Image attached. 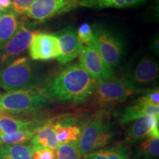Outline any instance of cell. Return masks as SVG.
Wrapping results in <instances>:
<instances>
[{"label":"cell","mask_w":159,"mask_h":159,"mask_svg":"<svg viewBox=\"0 0 159 159\" xmlns=\"http://www.w3.org/2000/svg\"><path fill=\"white\" fill-rule=\"evenodd\" d=\"M31 144H0V159H32Z\"/></svg>","instance_id":"ffe728a7"},{"label":"cell","mask_w":159,"mask_h":159,"mask_svg":"<svg viewBox=\"0 0 159 159\" xmlns=\"http://www.w3.org/2000/svg\"><path fill=\"white\" fill-rule=\"evenodd\" d=\"M11 0H0V16L11 11Z\"/></svg>","instance_id":"83f0119b"},{"label":"cell","mask_w":159,"mask_h":159,"mask_svg":"<svg viewBox=\"0 0 159 159\" xmlns=\"http://www.w3.org/2000/svg\"><path fill=\"white\" fill-rule=\"evenodd\" d=\"M159 116H146L136 119L127 131L126 142L134 144L152 136H159Z\"/></svg>","instance_id":"4fadbf2b"},{"label":"cell","mask_w":159,"mask_h":159,"mask_svg":"<svg viewBox=\"0 0 159 159\" xmlns=\"http://www.w3.org/2000/svg\"><path fill=\"white\" fill-rule=\"evenodd\" d=\"M148 0H81L80 6L94 10L105 8H127L139 6Z\"/></svg>","instance_id":"ac0fdd59"},{"label":"cell","mask_w":159,"mask_h":159,"mask_svg":"<svg viewBox=\"0 0 159 159\" xmlns=\"http://www.w3.org/2000/svg\"><path fill=\"white\" fill-rule=\"evenodd\" d=\"M56 159H81L79 140L60 144L56 150Z\"/></svg>","instance_id":"603a6c76"},{"label":"cell","mask_w":159,"mask_h":159,"mask_svg":"<svg viewBox=\"0 0 159 159\" xmlns=\"http://www.w3.org/2000/svg\"><path fill=\"white\" fill-rule=\"evenodd\" d=\"M34 0H11V11L17 16L25 15Z\"/></svg>","instance_id":"d4e9b609"},{"label":"cell","mask_w":159,"mask_h":159,"mask_svg":"<svg viewBox=\"0 0 159 159\" xmlns=\"http://www.w3.org/2000/svg\"><path fill=\"white\" fill-rule=\"evenodd\" d=\"M137 93L130 88L120 76L97 80L93 90V101L100 106L119 104Z\"/></svg>","instance_id":"52a82bcc"},{"label":"cell","mask_w":159,"mask_h":159,"mask_svg":"<svg viewBox=\"0 0 159 159\" xmlns=\"http://www.w3.org/2000/svg\"><path fill=\"white\" fill-rule=\"evenodd\" d=\"M80 65L96 80L109 78L115 75L114 69L105 62L93 42L83 46L80 54Z\"/></svg>","instance_id":"30bf717a"},{"label":"cell","mask_w":159,"mask_h":159,"mask_svg":"<svg viewBox=\"0 0 159 159\" xmlns=\"http://www.w3.org/2000/svg\"><path fill=\"white\" fill-rule=\"evenodd\" d=\"M159 136L146 139L137 148L135 159H158Z\"/></svg>","instance_id":"44dd1931"},{"label":"cell","mask_w":159,"mask_h":159,"mask_svg":"<svg viewBox=\"0 0 159 159\" xmlns=\"http://www.w3.org/2000/svg\"><path fill=\"white\" fill-rule=\"evenodd\" d=\"M159 106H150L147 104L144 97H141L130 106L125 108L119 116V121L122 125L134 122L140 117L158 116Z\"/></svg>","instance_id":"2e32d148"},{"label":"cell","mask_w":159,"mask_h":159,"mask_svg":"<svg viewBox=\"0 0 159 159\" xmlns=\"http://www.w3.org/2000/svg\"><path fill=\"white\" fill-rule=\"evenodd\" d=\"M56 139L60 144L78 141L83 128L76 125L75 119H53Z\"/></svg>","instance_id":"9a60e30c"},{"label":"cell","mask_w":159,"mask_h":159,"mask_svg":"<svg viewBox=\"0 0 159 159\" xmlns=\"http://www.w3.org/2000/svg\"><path fill=\"white\" fill-rule=\"evenodd\" d=\"M92 42L105 63L113 69L125 57V43L120 33L105 25L92 26Z\"/></svg>","instance_id":"5b68a950"},{"label":"cell","mask_w":159,"mask_h":159,"mask_svg":"<svg viewBox=\"0 0 159 159\" xmlns=\"http://www.w3.org/2000/svg\"><path fill=\"white\" fill-rule=\"evenodd\" d=\"M41 75L28 57L23 56L0 69V89L7 91L41 89Z\"/></svg>","instance_id":"7a4b0ae2"},{"label":"cell","mask_w":159,"mask_h":159,"mask_svg":"<svg viewBox=\"0 0 159 159\" xmlns=\"http://www.w3.org/2000/svg\"><path fill=\"white\" fill-rule=\"evenodd\" d=\"M151 48L152 49V52L155 54L158 55V37L157 35V37L155 38L152 41V43H151Z\"/></svg>","instance_id":"f1b7e54d"},{"label":"cell","mask_w":159,"mask_h":159,"mask_svg":"<svg viewBox=\"0 0 159 159\" xmlns=\"http://www.w3.org/2000/svg\"><path fill=\"white\" fill-rule=\"evenodd\" d=\"M81 0H34L25 16L41 22L72 11L80 6Z\"/></svg>","instance_id":"ba28073f"},{"label":"cell","mask_w":159,"mask_h":159,"mask_svg":"<svg viewBox=\"0 0 159 159\" xmlns=\"http://www.w3.org/2000/svg\"><path fill=\"white\" fill-rule=\"evenodd\" d=\"M158 63L148 55L135 56L123 69L120 77L137 94L150 91L158 81Z\"/></svg>","instance_id":"3957f363"},{"label":"cell","mask_w":159,"mask_h":159,"mask_svg":"<svg viewBox=\"0 0 159 159\" xmlns=\"http://www.w3.org/2000/svg\"><path fill=\"white\" fill-rule=\"evenodd\" d=\"M55 34L58 42L60 55L57 61L60 63L66 64L80 55L83 45L79 41L75 27H66Z\"/></svg>","instance_id":"7c38bea8"},{"label":"cell","mask_w":159,"mask_h":159,"mask_svg":"<svg viewBox=\"0 0 159 159\" xmlns=\"http://www.w3.org/2000/svg\"><path fill=\"white\" fill-rule=\"evenodd\" d=\"M49 100L41 89L19 90L0 93V111L21 114L45 108Z\"/></svg>","instance_id":"8992f818"},{"label":"cell","mask_w":159,"mask_h":159,"mask_svg":"<svg viewBox=\"0 0 159 159\" xmlns=\"http://www.w3.org/2000/svg\"><path fill=\"white\" fill-rule=\"evenodd\" d=\"M31 156L32 159H56V150L49 148H35L33 147Z\"/></svg>","instance_id":"484cf974"},{"label":"cell","mask_w":159,"mask_h":159,"mask_svg":"<svg viewBox=\"0 0 159 159\" xmlns=\"http://www.w3.org/2000/svg\"><path fill=\"white\" fill-rule=\"evenodd\" d=\"M114 136L110 118L107 112L99 111L83 128L79 139L81 158L99 149L105 148Z\"/></svg>","instance_id":"277c9868"},{"label":"cell","mask_w":159,"mask_h":159,"mask_svg":"<svg viewBox=\"0 0 159 159\" xmlns=\"http://www.w3.org/2000/svg\"><path fill=\"white\" fill-rule=\"evenodd\" d=\"M46 121L39 119H21L15 114L0 111V130L2 134H10L16 131L37 129Z\"/></svg>","instance_id":"5bb4252c"},{"label":"cell","mask_w":159,"mask_h":159,"mask_svg":"<svg viewBox=\"0 0 159 159\" xmlns=\"http://www.w3.org/2000/svg\"><path fill=\"white\" fill-rule=\"evenodd\" d=\"M144 97L145 102L150 106H159V90L158 88L151 90L144 94Z\"/></svg>","instance_id":"4316f807"},{"label":"cell","mask_w":159,"mask_h":159,"mask_svg":"<svg viewBox=\"0 0 159 159\" xmlns=\"http://www.w3.org/2000/svg\"><path fill=\"white\" fill-rule=\"evenodd\" d=\"M97 81L76 63L60 71L41 90L49 101L82 103L91 97Z\"/></svg>","instance_id":"6da1fadb"},{"label":"cell","mask_w":159,"mask_h":159,"mask_svg":"<svg viewBox=\"0 0 159 159\" xmlns=\"http://www.w3.org/2000/svg\"><path fill=\"white\" fill-rule=\"evenodd\" d=\"M39 32L21 22L16 33L0 49V69L19 57L21 53L28 49L33 37Z\"/></svg>","instance_id":"9c48e42d"},{"label":"cell","mask_w":159,"mask_h":159,"mask_svg":"<svg viewBox=\"0 0 159 159\" xmlns=\"http://www.w3.org/2000/svg\"><path fill=\"white\" fill-rule=\"evenodd\" d=\"M2 134H2V132L1 130H0V136H1L2 135Z\"/></svg>","instance_id":"f546056e"},{"label":"cell","mask_w":159,"mask_h":159,"mask_svg":"<svg viewBox=\"0 0 159 159\" xmlns=\"http://www.w3.org/2000/svg\"><path fill=\"white\" fill-rule=\"evenodd\" d=\"M29 55L33 61H48L59 57L57 36L55 33H39L35 35L29 47Z\"/></svg>","instance_id":"8fae6325"},{"label":"cell","mask_w":159,"mask_h":159,"mask_svg":"<svg viewBox=\"0 0 159 159\" xmlns=\"http://www.w3.org/2000/svg\"><path fill=\"white\" fill-rule=\"evenodd\" d=\"M82 159H132L127 146L122 144L105 147L83 156Z\"/></svg>","instance_id":"e0dca14e"},{"label":"cell","mask_w":159,"mask_h":159,"mask_svg":"<svg viewBox=\"0 0 159 159\" xmlns=\"http://www.w3.org/2000/svg\"><path fill=\"white\" fill-rule=\"evenodd\" d=\"M37 129H29L3 134L0 136V144H24L33 139Z\"/></svg>","instance_id":"7402d4cb"},{"label":"cell","mask_w":159,"mask_h":159,"mask_svg":"<svg viewBox=\"0 0 159 159\" xmlns=\"http://www.w3.org/2000/svg\"><path fill=\"white\" fill-rule=\"evenodd\" d=\"M77 37L83 45H88L92 42L93 32L92 26L89 23H83L77 30Z\"/></svg>","instance_id":"cb8c5ba5"},{"label":"cell","mask_w":159,"mask_h":159,"mask_svg":"<svg viewBox=\"0 0 159 159\" xmlns=\"http://www.w3.org/2000/svg\"><path fill=\"white\" fill-rule=\"evenodd\" d=\"M20 24L19 16L11 11L0 16V49L16 33Z\"/></svg>","instance_id":"d6986e66"}]
</instances>
